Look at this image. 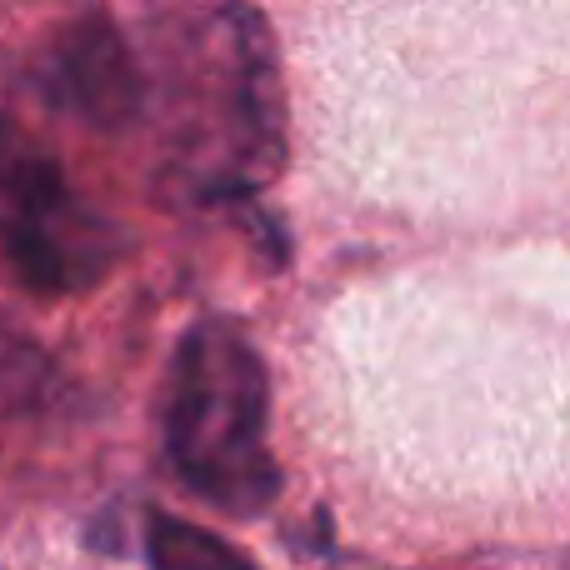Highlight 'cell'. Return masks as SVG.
I'll use <instances>...</instances> for the list:
<instances>
[{
	"label": "cell",
	"mask_w": 570,
	"mask_h": 570,
	"mask_svg": "<svg viewBox=\"0 0 570 570\" xmlns=\"http://www.w3.org/2000/svg\"><path fill=\"white\" fill-rule=\"evenodd\" d=\"M271 381L240 325L206 315L176 345L166 385V455L190 495L226 515H261L281 495L266 445Z\"/></svg>",
	"instance_id": "obj_1"
},
{
	"label": "cell",
	"mask_w": 570,
	"mask_h": 570,
	"mask_svg": "<svg viewBox=\"0 0 570 570\" xmlns=\"http://www.w3.org/2000/svg\"><path fill=\"white\" fill-rule=\"evenodd\" d=\"M0 250L36 295H70L106 276L126 230L70 190L66 170L16 120L0 116Z\"/></svg>",
	"instance_id": "obj_2"
},
{
	"label": "cell",
	"mask_w": 570,
	"mask_h": 570,
	"mask_svg": "<svg viewBox=\"0 0 570 570\" xmlns=\"http://www.w3.org/2000/svg\"><path fill=\"white\" fill-rule=\"evenodd\" d=\"M230 26V176L216 186V196H256L266 180L281 176L285 160V96L271 26L261 10H226Z\"/></svg>",
	"instance_id": "obj_3"
},
{
	"label": "cell",
	"mask_w": 570,
	"mask_h": 570,
	"mask_svg": "<svg viewBox=\"0 0 570 570\" xmlns=\"http://www.w3.org/2000/svg\"><path fill=\"white\" fill-rule=\"evenodd\" d=\"M46 96L96 130H126L146 110V80L130 40L100 10L70 20L46 56Z\"/></svg>",
	"instance_id": "obj_4"
},
{
	"label": "cell",
	"mask_w": 570,
	"mask_h": 570,
	"mask_svg": "<svg viewBox=\"0 0 570 570\" xmlns=\"http://www.w3.org/2000/svg\"><path fill=\"white\" fill-rule=\"evenodd\" d=\"M146 556H150V570H256L216 531H206L196 521H176L166 511H150Z\"/></svg>",
	"instance_id": "obj_5"
}]
</instances>
